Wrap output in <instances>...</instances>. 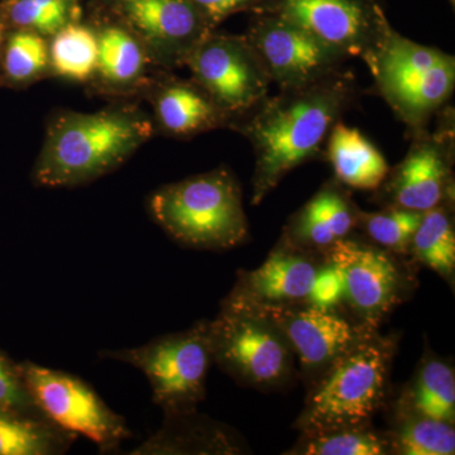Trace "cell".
<instances>
[{
    "instance_id": "6da1fadb",
    "label": "cell",
    "mask_w": 455,
    "mask_h": 455,
    "mask_svg": "<svg viewBox=\"0 0 455 455\" xmlns=\"http://www.w3.org/2000/svg\"><path fill=\"white\" fill-rule=\"evenodd\" d=\"M358 98L355 75L341 68L309 85L267 95L230 122L228 130L250 140L256 158L252 205H259L296 167L324 155L331 130Z\"/></svg>"
},
{
    "instance_id": "9a60e30c",
    "label": "cell",
    "mask_w": 455,
    "mask_h": 455,
    "mask_svg": "<svg viewBox=\"0 0 455 455\" xmlns=\"http://www.w3.org/2000/svg\"><path fill=\"white\" fill-rule=\"evenodd\" d=\"M323 253L339 272L343 301L361 324L377 331L403 291V272L390 252L346 238Z\"/></svg>"
},
{
    "instance_id": "d4e9b609",
    "label": "cell",
    "mask_w": 455,
    "mask_h": 455,
    "mask_svg": "<svg viewBox=\"0 0 455 455\" xmlns=\"http://www.w3.org/2000/svg\"><path fill=\"white\" fill-rule=\"evenodd\" d=\"M410 251L416 259L443 277H453L455 230L451 202L423 212Z\"/></svg>"
},
{
    "instance_id": "4dcf8cb0",
    "label": "cell",
    "mask_w": 455,
    "mask_h": 455,
    "mask_svg": "<svg viewBox=\"0 0 455 455\" xmlns=\"http://www.w3.org/2000/svg\"><path fill=\"white\" fill-rule=\"evenodd\" d=\"M262 0H193L211 29H218L224 20L238 13H252Z\"/></svg>"
},
{
    "instance_id": "f546056e",
    "label": "cell",
    "mask_w": 455,
    "mask_h": 455,
    "mask_svg": "<svg viewBox=\"0 0 455 455\" xmlns=\"http://www.w3.org/2000/svg\"><path fill=\"white\" fill-rule=\"evenodd\" d=\"M0 409L44 418L27 388L20 364L14 363L2 350H0Z\"/></svg>"
},
{
    "instance_id": "ffe728a7",
    "label": "cell",
    "mask_w": 455,
    "mask_h": 455,
    "mask_svg": "<svg viewBox=\"0 0 455 455\" xmlns=\"http://www.w3.org/2000/svg\"><path fill=\"white\" fill-rule=\"evenodd\" d=\"M324 155L335 180L343 187L377 190L387 178L390 164L361 131L338 122L326 140Z\"/></svg>"
},
{
    "instance_id": "277c9868",
    "label": "cell",
    "mask_w": 455,
    "mask_h": 455,
    "mask_svg": "<svg viewBox=\"0 0 455 455\" xmlns=\"http://www.w3.org/2000/svg\"><path fill=\"white\" fill-rule=\"evenodd\" d=\"M395 341L376 331L335 359L317 377L298 419L302 433L370 425L387 388Z\"/></svg>"
},
{
    "instance_id": "7a4b0ae2",
    "label": "cell",
    "mask_w": 455,
    "mask_h": 455,
    "mask_svg": "<svg viewBox=\"0 0 455 455\" xmlns=\"http://www.w3.org/2000/svg\"><path fill=\"white\" fill-rule=\"evenodd\" d=\"M140 100L109 101L97 112L60 109L51 114L32 170L38 187L76 188L127 163L156 136Z\"/></svg>"
},
{
    "instance_id": "30bf717a",
    "label": "cell",
    "mask_w": 455,
    "mask_h": 455,
    "mask_svg": "<svg viewBox=\"0 0 455 455\" xmlns=\"http://www.w3.org/2000/svg\"><path fill=\"white\" fill-rule=\"evenodd\" d=\"M185 68L232 121L267 97L272 85L245 35L212 29L191 51Z\"/></svg>"
},
{
    "instance_id": "8fae6325",
    "label": "cell",
    "mask_w": 455,
    "mask_h": 455,
    "mask_svg": "<svg viewBox=\"0 0 455 455\" xmlns=\"http://www.w3.org/2000/svg\"><path fill=\"white\" fill-rule=\"evenodd\" d=\"M20 366L38 410L57 427L85 436L103 453L116 451L123 440L130 438L125 419L79 377L32 362Z\"/></svg>"
},
{
    "instance_id": "d6a6232c",
    "label": "cell",
    "mask_w": 455,
    "mask_h": 455,
    "mask_svg": "<svg viewBox=\"0 0 455 455\" xmlns=\"http://www.w3.org/2000/svg\"><path fill=\"white\" fill-rule=\"evenodd\" d=\"M451 4H453V5H454V0H451Z\"/></svg>"
},
{
    "instance_id": "9c48e42d",
    "label": "cell",
    "mask_w": 455,
    "mask_h": 455,
    "mask_svg": "<svg viewBox=\"0 0 455 455\" xmlns=\"http://www.w3.org/2000/svg\"><path fill=\"white\" fill-rule=\"evenodd\" d=\"M311 256V251L284 242L259 268L241 272L228 298L257 305H314L335 309L343 302L339 272L328 260L317 262Z\"/></svg>"
},
{
    "instance_id": "ba28073f",
    "label": "cell",
    "mask_w": 455,
    "mask_h": 455,
    "mask_svg": "<svg viewBox=\"0 0 455 455\" xmlns=\"http://www.w3.org/2000/svg\"><path fill=\"white\" fill-rule=\"evenodd\" d=\"M253 13L289 20L368 68L394 28L379 0H262Z\"/></svg>"
},
{
    "instance_id": "7c38bea8",
    "label": "cell",
    "mask_w": 455,
    "mask_h": 455,
    "mask_svg": "<svg viewBox=\"0 0 455 455\" xmlns=\"http://www.w3.org/2000/svg\"><path fill=\"white\" fill-rule=\"evenodd\" d=\"M436 116L435 131L409 137L411 145L405 157L394 169L390 167L379 188L387 206L425 212L453 200V108L445 106Z\"/></svg>"
},
{
    "instance_id": "1f68e13d",
    "label": "cell",
    "mask_w": 455,
    "mask_h": 455,
    "mask_svg": "<svg viewBox=\"0 0 455 455\" xmlns=\"http://www.w3.org/2000/svg\"><path fill=\"white\" fill-rule=\"evenodd\" d=\"M9 31L7 23H5L4 18L0 13V60H2L3 47H4L5 37Z\"/></svg>"
},
{
    "instance_id": "603a6c76",
    "label": "cell",
    "mask_w": 455,
    "mask_h": 455,
    "mask_svg": "<svg viewBox=\"0 0 455 455\" xmlns=\"http://www.w3.org/2000/svg\"><path fill=\"white\" fill-rule=\"evenodd\" d=\"M50 77V38L9 29L0 60V85L22 90Z\"/></svg>"
},
{
    "instance_id": "4316f807",
    "label": "cell",
    "mask_w": 455,
    "mask_h": 455,
    "mask_svg": "<svg viewBox=\"0 0 455 455\" xmlns=\"http://www.w3.org/2000/svg\"><path fill=\"white\" fill-rule=\"evenodd\" d=\"M391 439L370 425L304 433L292 454L304 455H383L391 453Z\"/></svg>"
},
{
    "instance_id": "ac0fdd59",
    "label": "cell",
    "mask_w": 455,
    "mask_h": 455,
    "mask_svg": "<svg viewBox=\"0 0 455 455\" xmlns=\"http://www.w3.org/2000/svg\"><path fill=\"white\" fill-rule=\"evenodd\" d=\"M84 17L98 40L97 68L86 90L108 101L140 100L156 70L142 42L127 27L97 9L84 4Z\"/></svg>"
},
{
    "instance_id": "2e32d148",
    "label": "cell",
    "mask_w": 455,
    "mask_h": 455,
    "mask_svg": "<svg viewBox=\"0 0 455 455\" xmlns=\"http://www.w3.org/2000/svg\"><path fill=\"white\" fill-rule=\"evenodd\" d=\"M251 305L277 326L302 370L317 377L350 347L376 331L350 322L334 309L314 305Z\"/></svg>"
},
{
    "instance_id": "7402d4cb",
    "label": "cell",
    "mask_w": 455,
    "mask_h": 455,
    "mask_svg": "<svg viewBox=\"0 0 455 455\" xmlns=\"http://www.w3.org/2000/svg\"><path fill=\"white\" fill-rule=\"evenodd\" d=\"M98 40L85 17L50 38L51 77L86 86L97 68Z\"/></svg>"
},
{
    "instance_id": "52a82bcc",
    "label": "cell",
    "mask_w": 455,
    "mask_h": 455,
    "mask_svg": "<svg viewBox=\"0 0 455 455\" xmlns=\"http://www.w3.org/2000/svg\"><path fill=\"white\" fill-rule=\"evenodd\" d=\"M101 357L142 371L151 385L154 403L167 416L190 415L205 397L212 363L209 322L163 335L137 348L104 350Z\"/></svg>"
},
{
    "instance_id": "8992f818",
    "label": "cell",
    "mask_w": 455,
    "mask_h": 455,
    "mask_svg": "<svg viewBox=\"0 0 455 455\" xmlns=\"http://www.w3.org/2000/svg\"><path fill=\"white\" fill-rule=\"evenodd\" d=\"M212 362L236 382L271 390L291 379L295 355L286 338L248 302L226 299L209 322Z\"/></svg>"
},
{
    "instance_id": "cb8c5ba5",
    "label": "cell",
    "mask_w": 455,
    "mask_h": 455,
    "mask_svg": "<svg viewBox=\"0 0 455 455\" xmlns=\"http://www.w3.org/2000/svg\"><path fill=\"white\" fill-rule=\"evenodd\" d=\"M406 414L425 416L454 424L453 368L439 359H427L410 388Z\"/></svg>"
},
{
    "instance_id": "e0dca14e",
    "label": "cell",
    "mask_w": 455,
    "mask_h": 455,
    "mask_svg": "<svg viewBox=\"0 0 455 455\" xmlns=\"http://www.w3.org/2000/svg\"><path fill=\"white\" fill-rule=\"evenodd\" d=\"M151 108L155 134L188 140L215 130H228L230 116L191 77L156 68L140 97Z\"/></svg>"
},
{
    "instance_id": "484cf974",
    "label": "cell",
    "mask_w": 455,
    "mask_h": 455,
    "mask_svg": "<svg viewBox=\"0 0 455 455\" xmlns=\"http://www.w3.org/2000/svg\"><path fill=\"white\" fill-rule=\"evenodd\" d=\"M85 0H3L0 13L9 29H25L51 38L84 17Z\"/></svg>"
},
{
    "instance_id": "5b68a950",
    "label": "cell",
    "mask_w": 455,
    "mask_h": 455,
    "mask_svg": "<svg viewBox=\"0 0 455 455\" xmlns=\"http://www.w3.org/2000/svg\"><path fill=\"white\" fill-rule=\"evenodd\" d=\"M370 71L374 88L405 124L409 137L429 130L454 92V56L409 40L395 28Z\"/></svg>"
},
{
    "instance_id": "3957f363",
    "label": "cell",
    "mask_w": 455,
    "mask_h": 455,
    "mask_svg": "<svg viewBox=\"0 0 455 455\" xmlns=\"http://www.w3.org/2000/svg\"><path fill=\"white\" fill-rule=\"evenodd\" d=\"M148 212L173 241L196 250H229L250 235L241 184L227 167L157 188Z\"/></svg>"
},
{
    "instance_id": "f1b7e54d",
    "label": "cell",
    "mask_w": 455,
    "mask_h": 455,
    "mask_svg": "<svg viewBox=\"0 0 455 455\" xmlns=\"http://www.w3.org/2000/svg\"><path fill=\"white\" fill-rule=\"evenodd\" d=\"M423 212L387 206L381 212L359 211L357 228L388 252H409Z\"/></svg>"
},
{
    "instance_id": "4fadbf2b",
    "label": "cell",
    "mask_w": 455,
    "mask_h": 455,
    "mask_svg": "<svg viewBox=\"0 0 455 455\" xmlns=\"http://www.w3.org/2000/svg\"><path fill=\"white\" fill-rule=\"evenodd\" d=\"M84 4L127 27L155 68L163 70L185 68L194 47L212 31L193 0H85Z\"/></svg>"
},
{
    "instance_id": "d6986e66",
    "label": "cell",
    "mask_w": 455,
    "mask_h": 455,
    "mask_svg": "<svg viewBox=\"0 0 455 455\" xmlns=\"http://www.w3.org/2000/svg\"><path fill=\"white\" fill-rule=\"evenodd\" d=\"M359 209L338 180H331L293 214L283 241L305 251H322L348 238L357 228Z\"/></svg>"
},
{
    "instance_id": "44dd1931",
    "label": "cell",
    "mask_w": 455,
    "mask_h": 455,
    "mask_svg": "<svg viewBox=\"0 0 455 455\" xmlns=\"http://www.w3.org/2000/svg\"><path fill=\"white\" fill-rule=\"evenodd\" d=\"M76 438L44 416L0 409V455L62 454Z\"/></svg>"
},
{
    "instance_id": "83f0119b",
    "label": "cell",
    "mask_w": 455,
    "mask_h": 455,
    "mask_svg": "<svg viewBox=\"0 0 455 455\" xmlns=\"http://www.w3.org/2000/svg\"><path fill=\"white\" fill-rule=\"evenodd\" d=\"M392 451L403 455H453L454 424L406 414L391 435Z\"/></svg>"
},
{
    "instance_id": "5bb4252c",
    "label": "cell",
    "mask_w": 455,
    "mask_h": 455,
    "mask_svg": "<svg viewBox=\"0 0 455 455\" xmlns=\"http://www.w3.org/2000/svg\"><path fill=\"white\" fill-rule=\"evenodd\" d=\"M244 35L280 90L309 85L341 70L350 60L300 27L271 14H250Z\"/></svg>"
}]
</instances>
